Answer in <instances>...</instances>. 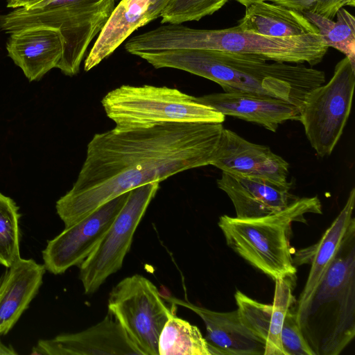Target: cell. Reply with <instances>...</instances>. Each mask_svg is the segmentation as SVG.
<instances>
[{"mask_svg":"<svg viewBox=\"0 0 355 355\" xmlns=\"http://www.w3.org/2000/svg\"><path fill=\"white\" fill-rule=\"evenodd\" d=\"M223 128V123H165L95 134L76 182L55 204L64 227L135 188L210 165Z\"/></svg>","mask_w":355,"mask_h":355,"instance_id":"6da1fadb","label":"cell"},{"mask_svg":"<svg viewBox=\"0 0 355 355\" xmlns=\"http://www.w3.org/2000/svg\"><path fill=\"white\" fill-rule=\"evenodd\" d=\"M155 69L185 71L218 84L224 92L270 96L297 107L314 88L325 83L324 72L303 64L268 62L254 54L209 49H178L139 56Z\"/></svg>","mask_w":355,"mask_h":355,"instance_id":"7a4b0ae2","label":"cell"},{"mask_svg":"<svg viewBox=\"0 0 355 355\" xmlns=\"http://www.w3.org/2000/svg\"><path fill=\"white\" fill-rule=\"evenodd\" d=\"M130 52L143 53L178 49H209L254 54L268 61L290 64L322 62L328 51L319 34L274 37L243 31L238 26L224 29H196L168 24L128 40Z\"/></svg>","mask_w":355,"mask_h":355,"instance_id":"3957f363","label":"cell"},{"mask_svg":"<svg viewBox=\"0 0 355 355\" xmlns=\"http://www.w3.org/2000/svg\"><path fill=\"white\" fill-rule=\"evenodd\" d=\"M314 355H338L355 336V223L308 302L296 311Z\"/></svg>","mask_w":355,"mask_h":355,"instance_id":"277c9868","label":"cell"},{"mask_svg":"<svg viewBox=\"0 0 355 355\" xmlns=\"http://www.w3.org/2000/svg\"><path fill=\"white\" fill-rule=\"evenodd\" d=\"M307 214H322L318 196L297 198L282 210L263 217L220 216L218 225L227 245L274 281L293 282L297 269L290 243L291 225L306 222Z\"/></svg>","mask_w":355,"mask_h":355,"instance_id":"5b68a950","label":"cell"},{"mask_svg":"<svg viewBox=\"0 0 355 355\" xmlns=\"http://www.w3.org/2000/svg\"><path fill=\"white\" fill-rule=\"evenodd\" d=\"M114 8L115 0H45L0 15V30L10 34L39 26L59 29L64 44L56 68L72 76Z\"/></svg>","mask_w":355,"mask_h":355,"instance_id":"8992f818","label":"cell"},{"mask_svg":"<svg viewBox=\"0 0 355 355\" xmlns=\"http://www.w3.org/2000/svg\"><path fill=\"white\" fill-rule=\"evenodd\" d=\"M114 129L146 128L165 123H223L225 115L175 88L121 85L101 101Z\"/></svg>","mask_w":355,"mask_h":355,"instance_id":"52a82bcc","label":"cell"},{"mask_svg":"<svg viewBox=\"0 0 355 355\" xmlns=\"http://www.w3.org/2000/svg\"><path fill=\"white\" fill-rule=\"evenodd\" d=\"M354 86L355 67L345 57L336 64L328 83L313 89L298 107V120L311 147L321 157L331 154L343 135Z\"/></svg>","mask_w":355,"mask_h":355,"instance_id":"ba28073f","label":"cell"},{"mask_svg":"<svg viewBox=\"0 0 355 355\" xmlns=\"http://www.w3.org/2000/svg\"><path fill=\"white\" fill-rule=\"evenodd\" d=\"M167 306L156 286L139 274L121 280L111 290L107 309L142 355H159L158 340L175 304Z\"/></svg>","mask_w":355,"mask_h":355,"instance_id":"9c48e42d","label":"cell"},{"mask_svg":"<svg viewBox=\"0 0 355 355\" xmlns=\"http://www.w3.org/2000/svg\"><path fill=\"white\" fill-rule=\"evenodd\" d=\"M159 182L148 183L129 191L120 211L92 252L79 266V279L85 293L93 294L123 266L135 233Z\"/></svg>","mask_w":355,"mask_h":355,"instance_id":"30bf717a","label":"cell"},{"mask_svg":"<svg viewBox=\"0 0 355 355\" xmlns=\"http://www.w3.org/2000/svg\"><path fill=\"white\" fill-rule=\"evenodd\" d=\"M128 193L129 191L109 200L48 241L42 251L46 270L60 275L72 266H79L97 246L125 202Z\"/></svg>","mask_w":355,"mask_h":355,"instance_id":"8fae6325","label":"cell"},{"mask_svg":"<svg viewBox=\"0 0 355 355\" xmlns=\"http://www.w3.org/2000/svg\"><path fill=\"white\" fill-rule=\"evenodd\" d=\"M210 165L222 171L291 187L287 181L289 164L284 158L268 146L252 143L229 129L223 128Z\"/></svg>","mask_w":355,"mask_h":355,"instance_id":"7c38bea8","label":"cell"},{"mask_svg":"<svg viewBox=\"0 0 355 355\" xmlns=\"http://www.w3.org/2000/svg\"><path fill=\"white\" fill-rule=\"evenodd\" d=\"M31 354L142 355L109 312L101 322L83 331L40 340L33 347Z\"/></svg>","mask_w":355,"mask_h":355,"instance_id":"4fadbf2b","label":"cell"},{"mask_svg":"<svg viewBox=\"0 0 355 355\" xmlns=\"http://www.w3.org/2000/svg\"><path fill=\"white\" fill-rule=\"evenodd\" d=\"M272 304L259 302L237 290L234 297L239 317L244 325L265 345L264 355H284L281 331L288 308L296 303L293 282L275 280Z\"/></svg>","mask_w":355,"mask_h":355,"instance_id":"5bb4252c","label":"cell"},{"mask_svg":"<svg viewBox=\"0 0 355 355\" xmlns=\"http://www.w3.org/2000/svg\"><path fill=\"white\" fill-rule=\"evenodd\" d=\"M163 297L191 310L203 320L211 355H264L265 345L244 325L237 309L218 312L169 295Z\"/></svg>","mask_w":355,"mask_h":355,"instance_id":"9a60e30c","label":"cell"},{"mask_svg":"<svg viewBox=\"0 0 355 355\" xmlns=\"http://www.w3.org/2000/svg\"><path fill=\"white\" fill-rule=\"evenodd\" d=\"M194 98L225 116L257 123L274 132L284 122L298 120L299 110L296 105L270 96L224 92Z\"/></svg>","mask_w":355,"mask_h":355,"instance_id":"2e32d148","label":"cell"},{"mask_svg":"<svg viewBox=\"0 0 355 355\" xmlns=\"http://www.w3.org/2000/svg\"><path fill=\"white\" fill-rule=\"evenodd\" d=\"M233 203L236 217L255 218L278 212L297 199L291 187H280L264 180L222 171L216 180Z\"/></svg>","mask_w":355,"mask_h":355,"instance_id":"e0dca14e","label":"cell"},{"mask_svg":"<svg viewBox=\"0 0 355 355\" xmlns=\"http://www.w3.org/2000/svg\"><path fill=\"white\" fill-rule=\"evenodd\" d=\"M64 44L59 29L39 26L10 33L6 50L8 57L31 82L57 67Z\"/></svg>","mask_w":355,"mask_h":355,"instance_id":"ac0fdd59","label":"cell"},{"mask_svg":"<svg viewBox=\"0 0 355 355\" xmlns=\"http://www.w3.org/2000/svg\"><path fill=\"white\" fill-rule=\"evenodd\" d=\"M46 268L32 259L19 258L0 277V337L15 326L37 294Z\"/></svg>","mask_w":355,"mask_h":355,"instance_id":"d6986e66","label":"cell"},{"mask_svg":"<svg viewBox=\"0 0 355 355\" xmlns=\"http://www.w3.org/2000/svg\"><path fill=\"white\" fill-rule=\"evenodd\" d=\"M149 0H121L115 6L84 62L88 71L110 56L130 35L152 19Z\"/></svg>","mask_w":355,"mask_h":355,"instance_id":"ffe728a7","label":"cell"},{"mask_svg":"<svg viewBox=\"0 0 355 355\" xmlns=\"http://www.w3.org/2000/svg\"><path fill=\"white\" fill-rule=\"evenodd\" d=\"M243 31L274 37H291L319 34L316 26L300 11L283 6L261 1L246 7L238 21Z\"/></svg>","mask_w":355,"mask_h":355,"instance_id":"44dd1931","label":"cell"},{"mask_svg":"<svg viewBox=\"0 0 355 355\" xmlns=\"http://www.w3.org/2000/svg\"><path fill=\"white\" fill-rule=\"evenodd\" d=\"M354 204L355 189L352 188L343 208L324 232L321 239L311 250L306 249L311 254V269L305 286L296 301V311L300 309L311 297L348 230L355 223L353 216Z\"/></svg>","mask_w":355,"mask_h":355,"instance_id":"7402d4cb","label":"cell"},{"mask_svg":"<svg viewBox=\"0 0 355 355\" xmlns=\"http://www.w3.org/2000/svg\"><path fill=\"white\" fill-rule=\"evenodd\" d=\"M159 355H211L198 327L173 314L165 323L158 340Z\"/></svg>","mask_w":355,"mask_h":355,"instance_id":"603a6c76","label":"cell"},{"mask_svg":"<svg viewBox=\"0 0 355 355\" xmlns=\"http://www.w3.org/2000/svg\"><path fill=\"white\" fill-rule=\"evenodd\" d=\"M303 14L316 26L324 44L345 54L355 67L354 17L344 8L337 12L336 21L311 12Z\"/></svg>","mask_w":355,"mask_h":355,"instance_id":"cb8c5ba5","label":"cell"},{"mask_svg":"<svg viewBox=\"0 0 355 355\" xmlns=\"http://www.w3.org/2000/svg\"><path fill=\"white\" fill-rule=\"evenodd\" d=\"M19 217L14 200L0 193V264L6 268L21 258Z\"/></svg>","mask_w":355,"mask_h":355,"instance_id":"d4e9b609","label":"cell"},{"mask_svg":"<svg viewBox=\"0 0 355 355\" xmlns=\"http://www.w3.org/2000/svg\"><path fill=\"white\" fill-rule=\"evenodd\" d=\"M228 0H171L162 11L161 23L198 21L220 9Z\"/></svg>","mask_w":355,"mask_h":355,"instance_id":"484cf974","label":"cell"},{"mask_svg":"<svg viewBox=\"0 0 355 355\" xmlns=\"http://www.w3.org/2000/svg\"><path fill=\"white\" fill-rule=\"evenodd\" d=\"M281 343L284 355H314L297 323L295 303L286 313L281 331Z\"/></svg>","mask_w":355,"mask_h":355,"instance_id":"4316f807","label":"cell"},{"mask_svg":"<svg viewBox=\"0 0 355 355\" xmlns=\"http://www.w3.org/2000/svg\"><path fill=\"white\" fill-rule=\"evenodd\" d=\"M271 2L302 13L311 12L330 19L336 17L341 8L355 6V0H272Z\"/></svg>","mask_w":355,"mask_h":355,"instance_id":"83f0119b","label":"cell"},{"mask_svg":"<svg viewBox=\"0 0 355 355\" xmlns=\"http://www.w3.org/2000/svg\"><path fill=\"white\" fill-rule=\"evenodd\" d=\"M45 0H6V6L10 8H29Z\"/></svg>","mask_w":355,"mask_h":355,"instance_id":"f1b7e54d","label":"cell"},{"mask_svg":"<svg viewBox=\"0 0 355 355\" xmlns=\"http://www.w3.org/2000/svg\"><path fill=\"white\" fill-rule=\"evenodd\" d=\"M171 0H159L157 4L153 9L152 12V18L153 20H155L159 17L160 14L165 6L168 4V3Z\"/></svg>","mask_w":355,"mask_h":355,"instance_id":"f546056e","label":"cell"},{"mask_svg":"<svg viewBox=\"0 0 355 355\" xmlns=\"http://www.w3.org/2000/svg\"><path fill=\"white\" fill-rule=\"evenodd\" d=\"M16 354L17 353L11 345H6L0 340V355Z\"/></svg>","mask_w":355,"mask_h":355,"instance_id":"4dcf8cb0","label":"cell"},{"mask_svg":"<svg viewBox=\"0 0 355 355\" xmlns=\"http://www.w3.org/2000/svg\"><path fill=\"white\" fill-rule=\"evenodd\" d=\"M242 4L243 6L248 7V6L257 3V2H261V1H272V0H235Z\"/></svg>","mask_w":355,"mask_h":355,"instance_id":"1f68e13d","label":"cell"}]
</instances>
